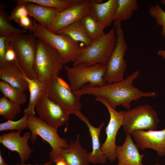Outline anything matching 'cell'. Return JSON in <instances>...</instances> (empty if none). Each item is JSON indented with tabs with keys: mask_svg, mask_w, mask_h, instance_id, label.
<instances>
[{
	"mask_svg": "<svg viewBox=\"0 0 165 165\" xmlns=\"http://www.w3.org/2000/svg\"><path fill=\"white\" fill-rule=\"evenodd\" d=\"M140 72L137 71L121 81L101 86H93L87 84L80 90L74 92L81 97L84 95H93L104 100L113 108L121 105L130 109L132 101L144 97H154L155 91L144 92L133 86V82L138 76Z\"/></svg>",
	"mask_w": 165,
	"mask_h": 165,
	"instance_id": "1",
	"label": "cell"
},
{
	"mask_svg": "<svg viewBox=\"0 0 165 165\" xmlns=\"http://www.w3.org/2000/svg\"><path fill=\"white\" fill-rule=\"evenodd\" d=\"M116 28H113L99 38L84 48L73 62V67L90 66L98 64L106 66L116 42Z\"/></svg>",
	"mask_w": 165,
	"mask_h": 165,
	"instance_id": "2",
	"label": "cell"
},
{
	"mask_svg": "<svg viewBox=\"0 0 165 165\" xmlns=\"http://www.w3.org/2000/svg\"><path fill=\"white\" fill-rule=\"evenodd\" d=\"M35 20L33 33L40 39L56 50L60 54L64 64L74 62L85 47L79 46L75 41L64 34H57L50 31Z\"/></svg>",
	"mask_w": 165,
	"mask_h": 165,
	"instance_id": "3",
	"label": "cell"
},
{
	"mask_svg": "<svg viewBox=\"0 0 165 165\" xmlns=\"http://www.w3.org/2000/svg\"><path fill=\"white\" fill-rule=\"evenodd\" d=\"M64 65L56 50L42 40L37 39L34 70L38 80L45 81L58 76Z\"/></svg>",
	"mask_w": 165,
	"mask_h": 165,
	"instance_id": "4",
	"label": "cell"
},
{
	"mask_svg": "<svg viewBox=\"0 0 165 165\" xmlns=\"http://www.w3.org/2000/svg\"><path fill=\"white\" fill-rule=\"evenodd\" d=\"M37 38L33 32L9 38L13 46L18 65L24 74L31 79H38L34 70Z\"/></svg>",
	"mask_w": 165,
	"mask_h": 165,
	"instance_id": "5",
	"label": "cell"
},
{
	"mask_svg": "<svg viewBox=\"0 0 165 165\" xmlns=\"http://www.w3.org/2000/svg\"><path fill=\"white\" fill-rule=\"evenodd\" d=\"M160 121L156 112L148 104L123 111L122 126L126 135L138 130H155Z\"/></svg>",
	"mask_w": 165,
	"mask_h": 165,
	"instance_id": "6",
	"label": "cell"
},
{
	"mask_svg": "<svg viewBox=\"0 0 165 165\" xmlns=\"http://www.w3.org/2000/svg\"><path fill=\"white\" fill-rule=\"evenodd\" d=\"M64 67L70 87L74 92L79 90L87 84L101 86L107 83L104 79L106 66L101 64L72 67L64 64Z\"/></svg>",
	"mask_w": 165,
	"mask_h": 165,
	"instance_id": "7",
	"label": "cell"
},
{
	"mask_svg": "<svg viewBox=\"0 0 165 165\" xmlns=\"http://www.w3.org/2000/svg\"><path fill=\"white\" fill-rule=\"evenodd\" d=\"M27 127L31 133V140L34 144L37 136L46 141L52 148L49 154L52 162L61 148H68L69 146L68 140L61 138L57 133V130L52 127L35 115H28Z\"/></svg>",
	"mask_w": 165,
	"mask_h": 165,
	"instance_id": "8",
	"label": "cell"
},
{
	"mask_svg": "<svg viewBox=\"0 0 165 165\" xmlns=\"http://www.w3.org/2000/svg\"><path fill=\"white\" fill-rule=\"evenodd\" d=\"M116 42L115 46L106 66L104 79L107 84L123 80L127 63L124 57L127 49L124 32L121 25L116 28Z\"/></svg>",
	"mask_w": 165,
	"mask_h": 165,
	"instance_id": "9",
	"label": "cell"
},
{
	"mask_svg": "<svg viewBox=\"0 0 165 165\" xmlns=\"http://www.w3.org/2000/svg\"><path fill=\"white\" fill-rule=\"evenodd\" d=\"M44 82V90L49 97L71 114L82 108L81 97L75 94L64 80L57 76Z\"/></svg>",
	"mask_w": 165,
	"mask_h": 165,
	"instance_id": "10",
	"label": "cell"
},
{
	"mask_svg": "<svg viewBox=\"0 0 165 165\" xmlns=\"http://www.w3.org/2000/svg\"><path fill=\"white\" fill-rule=\"evenodd\" d=\"M39 118L57 129L69 120L71 114L51 99L44 90L35 107Z\"/></svg>",
	"mask_w": 165,
	"mask_h": 165,
	"instance_id": "11",
	"label": "cell"
},
{
	"mask_svg": "<svg viewBox=\"0 0 165 165\" xmlns=\"http://www.w3.org/2000/svg\"><path fill=\"white\" fill-rule=\"evenodd\" d=\"M95 100L105 105L109 113L110 120L105 128L107 137L101 147V150L107 159L112 162L116 158V137L119 130L122 126L123 111L116 110L102 98L96 97Z\"/></svg>",
	"mask_w": 165,
	"mask_h": 165,
	"instance_id": "12",
	"label": "cell"
},
{
	"mask_svg": "<svg viewBox=\"0 0 165 165\" xmlns=\"http://www.w3.org/2000/svg\"><path fill=\"white\" fill-rule=\"evenodd\" d=\"M130 135L139 149L151 148L156 151L158 156H165V128L160 130L136 131Z\"/></svg>",
	"mask_w": 165,
	"mask_h": 165,
	"instance_id": "13",
	"label": "cell"
},
{
	"mask_svg": "<svg viewBox=\"0 0 165 165\" xmlns=\"http://www.w3.org/2000/svg\"><path fill=\"white\" fill-rule=\"evenodd\" d=\"M22 131H12L2 134L0 136V143L8 149L17 152L19 155L21 163L23 164L28 159L34 150L30 148L28 145V140L31 138V132H25L21 136Z\"/></svg>",
	"mask_w": 165,
	"mask_h": 165,
	"instance_id": "14",
	"label": "cell"
},
{
	"mask_svg": "<svg viewBox=\"0 0 165 165\" xmlns=\"http://www.w3.org/2000/svg\"><path fill=\"white\" fill-rule=\"evenodd\" d=\"M89 0H83L79 4L59 12L48 30L56 33L73 22L80 20L89 13Z\"/></svg>",
	"mask_w": 165,
	"mask_h": 165,
	"instance_id": "15",
	"label": "cell"
},
{
	"mask_svg": "<svg viewBox=\"0 0 165 165\" xmlns=\"http://www.w3.org/2000/svg\"><path fill=\"white\" fill-rule=\"evenodd\" d=\"M72 114L84 122L88 128L92 143V151L88 153L90 162L94 164H104L107 159L101 151L99 136L101 130L105 125V123L103 122L99 127H95L92 125L88 119L82 113L80 110L74 111Z\"/></svg>",
	"mask_w": 165,
	"mask_h": 165,
	"instance_id": "16",
	"label": "cell"
},
{
	"mask_svg": "<svg viewBox=\"0 0 165 165\" xmlns=\"http://www.w3.org/2000/svg\"><path fill=\"white\" fill-rule=\"evenodd\" d=\"M117 5V0H109L101 3L96 0H90L89 14L96 20L104 29L113 21Z\"/></svg>",
	"mask_w": 165,
	"mask_h": 165,
	"instance_id": "17",
	"label": "cell"
},
{
	"mask_svg": "<svg viewBox=\"0 0 165 165\" xmlns=\"http://www.w3.org/2000/svg\"><path fill=\"white\" fill-rule=\"evenodd\" d=\"M130 134L126 135L123 145L117 146L115 148L116 157L118 160L117 165H144L142 160L145 153H140Z\"/></svg>",
	"mask_w": 165,
	"mask_h": 165,
	"instance_id": "18",
	"label": "cell"
},
{
	"mask_svg": "<svg viewBox=\"0 0 165 165\" xmlns=\"http://www.w3.org/2000/svg\"><path fill=\"white\" fill-rule=\"evenodd\" d=\"M87 150L80 145L79 135H78L75 142L71 140L68 148H61L57 155L52 161L56 159H62L68 165H89Z\"/></svg>",
	"mask_w": 165,
	"mask_h": 165,
	"instance_id": "19",
	"label": "cell"
},
{
	"mask_svg": "<svg viewBox=\"0 0 165 165\" xmlns=\"http://www.w3.org/2000/svg\"><path fill=\"white\" fill-rule=\"evenodd\" d=\"M24 75L16 61L0 65V78L2 81L25 92L29 90V86Z\"/></svg>",
	"mask_w": 165,
	"mask_h": 165,
	"instance_id": "20",
	"label": "cell"
},
{
	"mask_svg": "<svg viewBox=\"0 0 165 165\" xmlns=\"http://www.w3.org/2000/svg\"><path fill=\"white\" fill-rule=\"evenodd\" d=\"M17 1L25 6L30 16L33 17L38 22V24L48 30L60 12L56 9L46 7L25 0Z\"/></svg>",
	"mask_w": 165,
	"mask_h": 165,
	"instance_id": "21",
	"label": "cell"
},
{
	"mask_svg": "<svg viewBox=\"0 0 165 165\" xmlns=\"http://www.w3.org/2000/svg\"><path fill=\"white\" fill-rule=\"evenodd\" d=\"M138 9L137 0H117L116 9L113 18L114 27L121 25L122 21L130 19Z\"/></svg>",
	"mask_w": 165,
	"mask_h": 165,
	"instance_id": "22",
	"label": "cell"
},
{
	"mask_svg": "<svg viewBox=\"0 0 165 165\" xmlns=\"http://www.w3.org/2000/svg\"><path fill=\"white\" fill-rule=\"evenodd\" d=\"M24 78L28 85L30 98L28 107L24 109V112L25 114L28 115H35L36 105L45 90V82L38 79H31L25 75Z\"/></svg>",
	"mask_w": 165,
	"mask_h": 165,
	"instance_id": "23",
	"label": "cell"
},
{
	"mask_svg": "<svg viewBox=\"0 0 165 165\" xmlns=\"http://www.w3.org/2000/svg\"><path fill=\"white\" fill-rule=\"evenodd\" d=\"M56 33L67 35L75 41L83 43L86 47L89 46L92 42L88 36L81 20L73 22Z\"/></svg>",
	"mask_w": 165,
	"mask_h": 165,
	"instance_id": "24",
	"label": "cell"
},
{
	"mask_svg": "<svg viewBox=\"0 0 165 165\" xmlns=\"http://www.w3.org/2000/svg\"><path fill=\"white\" fill-rule=\"evenodd\" d=\"M6 7L5 4L0 3V35L5 36L9 39L12 37L27 33V30L17 28L12 25L6 10Z\"/></svg>",
	"mask_w": 165,
	"mask_h": 165,
	"instance_id": "25",
	"label": "cell"
},
{
	"mask_svg": "<svg viewBox=\"0 0 165 165\" xmlns=\"http://www.w3.org/2000/svg\"><path fill=\"white\" fill-rule=\"evenodd\" d=\"M86 33L93 41L101 38L105 33L99 22L89 13L81 20Z\"/></svg>",
	"mask_w": 165,
	"mask_h": 165,
	"instance_id": "26",
	"label": "cell"
},
{
	"mask_svg": "<svg viewBox=\"0 0 165 165\" xmlns=\"http://www.w3.org/2000/svg\"><path fill=\"white\" fill-rule=\"evenodd\" d=\"M0 90L4 96L16 103L20 105L26 102L27 96L24 91L3 81H0Z\"/></svg>",
	"mask_w": 165,
	"mask_h": 165,
	"instance_id": "27",
	"label": "cell"
},
{
	"mask_svg": "<svg viewBox=\"0 0 165 165\" xmlns=\"http://www.w3.org/2000/svg\"><path fill=\"white\" fill-rule=\"evenodd\" d=\"M21 112L20 105L3 96L0 98V115L6 119L13 120Z\"/></svg>",
	"mask_w": 165,
	"mask_h": 165,
	"instance_id": "28",
	"label": "cell"
},
{
	"mask_svg": "<svg viewBox=\"0 0 165 165\" xmlns=\"http://www.w3.org/2000/svg\"><path fill=\"white\" fill-rule=\"evenodd\" d=\"M46 7L56 9L60 12L78 4L83 0H25Z\"/></svg>",
	"mask_w": 165,
	"mask_h": 165,
	"instance_id": "29",
	"label": "cell"
},
{
	"mask_svg": "<svg viewBox=\"0 0 165 165\" xmlns=\"http://www.w3.org/2000/svg\"><path fill=\"white\" fill-rule=\"evenodd\" d=\"M148 13L155 19L157 25L162 27L161 34L165 38V11L158 4L156 3L149 7Z\"/></svg>",
	"mask_w": 165,
	"mask_h": 165,
	"instance_id": "30",
	"label": "cell"
},
{
	"mask_svg": "<svg viewBox=\"0 0 165 165\" xmlns=\"http://www.w3.org/2000/svg\"><path fill=\"white\" fill-rule=\"evenodd\" d=\"M28 115L24 114V116L20 119L16 121L8 120L7 121L0 124V131L5 130H23L27 127Z\"/></svg>",
	"mask_w": 165,
	"mask_h": 165,
	"instance_id": "31",
	"label": "cell"
},
{
	"mask_svg": "<svg viewBox=\"0 0 165 165\" xmlns=\"http://www.w3.org/2000/svg\"><path fill=\"white\" fill-rule=\"evenodd\" d=\"M14 1L17 2V5L13 9L8 17L10 20H13L18 24L21 18L30 16L26 8L21 2L17 0Z\"/></svg>",
	"mask_w": 165,
	"mask_h": 165,
	"instance_id": "32",
	"label": "cell"
},
{
	"mask_svg": "<svg viewBox=\"0 0 165 165\" xmlns=\"http://www.w3.org/2000/svg\"><path fill=\"white\" fill-rule=\"evenodd\" d=\"M9 39L6 43L5 59L6 62L16 61V58L13 46Z\"/></svg>",
	"mask_w": 165,
	"mask_h": 165,
	"instance_id": "33",
	"label": "cell"
},
{
	"mask_svg": "<svg viewBox=\"0 0 165 165\" xmlns=\"http://www.w3.org/2000/svg\"><path fill=\"white\" fill-rule=\"evenodd\" d=\"M35 21H33L29 16H26L21 18L18 24L23 28V29L28 31L29 32H32L34 27Z\"/></svg>",
	"mask_w": 165,
	"mask_h": 165,
	"instance_id": "34",
	"label": "cell"
},
{
	"mask_svg": "<svg viewBox=\"0 0 165 165\" xmlns=\"http://www.w3.org/2000/svg\"><path fill=\"white\" fill-rule=\"evenodd\" d=\"M9 39L5 36L0 35V65L6 63L5 57L6 43Z\"/></svg>",
	"mask_w": 165,
	"mask_h": 165,
	"instance_id": "35",
	"label": "cell"
},
{
	"mask_svg": "<svg viewBox=\"0 0 165 165\" xmlns=\"http://www.w3.org/2000/svg\"><path fill=\"white\" fill-rule=\"evenodd\" d=\"M158 56L163 57L165 61V50L160 49L157 52Z\"/></svg>",
	"mask_w": 165,
	"mask_h": 165,
	"instance_id": "36",
	"label": "cell"
},
{
	"mask_svg": "<svg viewBox=\"0 0 165 165\" xmlns=\"http://www.w3.org/2000/svg\"><path fill=\"white\" fill-rule=\"evenodd\" d=\"M52 163V162L51 161H50L43 164L40 165V164H36L35 165H51ZM6 165H9L7 164ZM15 165H31L30 164H16Z\"/></svg>",
	"mask_w": 165,
	"mask_h": 165,
	"instance_id": "37",
	"label": "cell"
},
{
	"mask_svg": "<svg viewBox=\"0 0 165 165\" xmlns=\"http://www.w3.org/2000/svg\"><path fill=\"white\" fill-rule=\"evenodd\" d=\"M7 164L4 161L0 152V165H6Z\"/></svg>",
	"mask_w": 165,
	"mask_h": 165,
	"instance_id": "38",
	"label": "cell"
},
{
	"mask_svg": "<svg viewBox=\"0 0 165 165\" xmlns=\"http://www.w3.org/2000/svg\"><path fill=\"white\" fill-rule=\"evenodd\" d=\"M160 2L163 5L165 6V0H161Z\"/></svg>",
	"mask_w": 165,
	"mask_h": 165,
	"instance_id": "39",
	"label": "cell"
},
{
	"mask_svg": "<svg viewBox=\"0 0 165 165\" xmlns=\"http://www.w3.org/2000/svg\"><path fill=\"white\" fill-rule=\"evenodd\" d=\"M153 165H160L159 163H155Z\"/></svg>",
	"mask_w": 165,
	"mask_h": 165,
	"instance_id": "40",
	"label": "cell"
}]
</instances>
